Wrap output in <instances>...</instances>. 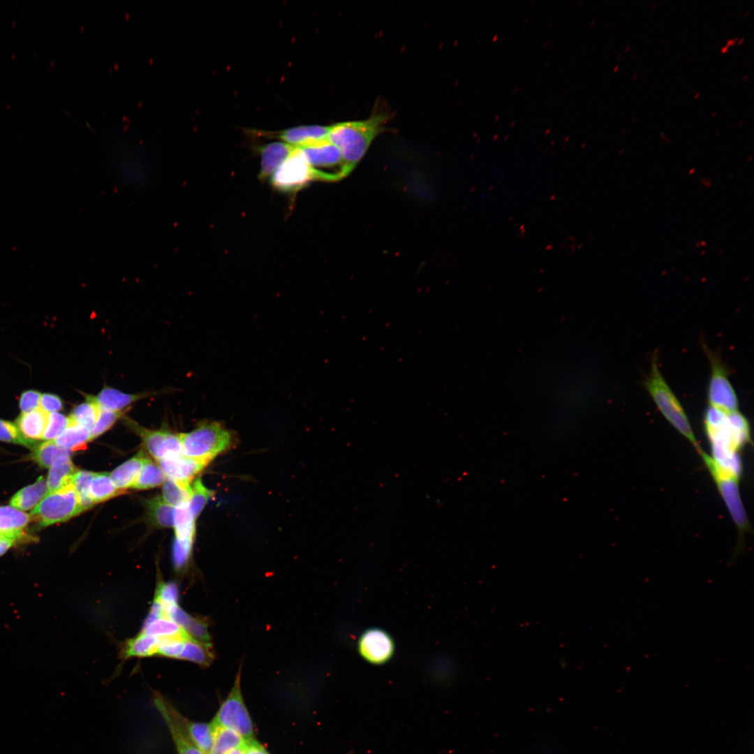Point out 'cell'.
<instances>
[{
    "label": "cell",
    "instance_id": "11",
    "mask_svg": "<svg viewBox=\"0 0 754 754\" xmlns=\"http://www.w3.org/2000/svg\"><path fill=\"white\" fill-rule=\"evenodd\" d=\"M154 704L163 717L178 754H205L190 737L182 720V715L163 697L156 693Z\"/></svg>",
    "mask_w": 754,
    "mask_h": 754
},
{
    "label": "cell",
    "instance_id": "29",
    "mask_svg": "<svg viewBox=\"0 0 754 754\" xmlns=\"http://www.w3.org/2000/svg\"><path fill=\"white\" fill-rule=\"evenodd\" d=\"M159 639L140 633L137 637L128 640L123 649V656L129 657H145L157 654Z\"/></svg>",
    "mask_w": 754,
    "mask_h": 754
},
{
    "label": "cell",
    "instance_id": "21",
    "mask_svg": "<svg viewBox=\"0 0 754 754\" xmlns=\"http://www.w3.org/2000/svg\"><path fill=\"white\" fill-rule=\"evenodd\" d=\"M147 457L142 452L116 468L110 474L114 487L121 491L131 488L136 482Z\"/></svg>",
    "mask_w": 754,
    "mask_h": 754
},
{
    "label": "cell",
    "instance_id": "36",
    "mask_svg": "<svg viewBox=\"0 0 754 754\" xmlns=\"http://www.w3.org/2000/svg\"><path fill=\"white\" fill-rule=\"evenodd\" d=\"M94 474L95 473L91 471H78L72 482L82 512L91 508L95 504L89 493L91 482Z\"/></svg>",
    "mask_w": 754,
    "mask_h": 754
},
{
    "label": "cell",
    "instance_id": "24",
    "mask_svg": "<svg viewBox=\"0 0 754 754\" xmlns=\"http://www.w3.org/2000/svg\"><path fill=\"white\" fill-rule=\"evenodd\" d=\"M184 725L193 741L205 754H210L213 746L214 725L190 720L182 716Z\"/></svg>",
    "mask_w": 754,
    "mask_h": 754
},
{
    "label": "cell",
    "instance_id": "47",
    "mask_svg": "<svg viewBox=\"0 0 754 754\" xmlns=\"http://www.w3.org/2000/svg\"><path fill=\"white\" fill-rule=\"evenodd\" d=\"M244 751V754H271L256 738L245 741Z\"/></svg>",
    "mask_w": 754,
    "mask_h": 754
},
{
    "label": "cell",
    "instance_id": "5",
    "mask_svg": "<svg viewBox=\"0 0 754 754\" xmlns=\"http://www.w3.org/2000/svg\"><path fill=\"white\" fill-rule=\"evenodd\" d=\"M242 663L239 665L229 693L220 705L212 722L216 725L235 731L246 741L254 739L255 735L253 722L242 692Z\"/></svg>",
    "mask_w": 754,
    "mask_h": 754
},
{
    "label": "cell",
    "instance_id": "46",
    "mask_svg": "<svg viewBox=\"0 0 754 754\" xmlns=\"http://www.w3.org/2000/svg\"><path fill=\"white\" fill-rule=\"evenodd\" d=\"M63 407V401L58 395L52 393H45L41 394L40 408L47 413L58 412L61 411Z\"/></svg>",
    "mask_w": 754,
    "mask_h": 754
},
{
    "label": "cell",
    "instance_id": "39",
    "mask_svg": "<svg viewBox=\"0 0 754 754\" xmlns=\"http://www.w3.org/2000/svg\"><path fill=\"white\" fill-rule=\"evenodd\" d=\"M128 410L113 411L99 407L98 417L90 430L89 441H93L110 429Z\"/></svg>",
    "mask_w": 754,
    "mask_h": 754
},
{
    "label": "cell",
    "instance_id": "18",
    "mask_svg": "<svg viewBox=\"0 0 754 754\" xmlns=\"http://www.w3.org/2000/svg\"><path fill=\"white\" fill-rule=\"evenodd\" d=\"M168 617L183 628L194 639L212 644L209 633V623L206 618L193 616L181 609L178 605L168 612Z\"/></svg>",
    "mask_w": 754,
    "mask_h": 754
},
{
    "label": "cell",
    "instance_id": "2",
    "mask_svg": "<svg viewBox=\"0 0 754 754\" xmlns=\"http://www.w3.org/2000/svg\"><path fill=\"white\" fill-rule=\"evenodd\" d=\"M386 118L385 115L376 114L362 120L330 125L327 140L338 147L344 161L353 169L372 141L383 130Z\"/></svg>",
    "mask_w": 754,
    "mask_h": 754
},
{
    "label": "cell",
    "instance_id": "17",
    "mask_svg": "<svg viewBox=\"0 0 754 754\" xmlns=\"http://www.w3.org/2000/svg\"><path fill=\"white\" fill-rule=\"evenodd\" d=\"M295 149V147L284 142H273L260 147V179H265L269 177L288 158Z\"/></svg>",
    "mask_w": 754,
    "mask_h": 754
},
{
    "label": "cell",
    "instance_id": "42",
    "mask_svg": "<svg viewBox=\"0 0 754 754\" xmlns=\"http://www.w3.org/2000/svg\"><path fill=\"white\" fill-rule=\"evenodd\" d=\"M187 640L179 638L159 639L157 654L178 659L183 650L184 642Z\"/></svg>",
    "mask_w": 754,
    "mask_h": 754
},
{
    "label": "cell",
    "instance_id": "45",
    "mask_svg": "<svg viewBox=\"0 0 754 754\" xmlns=\"http://www.w3.org/2000/svg\"><path fill=\"white\" fill-rule=\"evenodd\" d=\"M41 394L34 390H25L20 396L19 407L22 413H28L40 407Z\"/></svg>",
    "mask_w": 754,
    "mask_h": 754
},
{
    "label": "cell",
    "instance_id": "41",
    "mask_svg": "<svg viewBox=\"0 0 754 754\" xmlns=\"http://www.w3.org/2000/svg\"><path fill=\"white\" fill-rule=\"evenodd\" d=\"M70 424L68 417L58 412L49 413L48 422L42 440L54 441L67 429Z\"/></svg>",
    "mask_w": 754,
    "mask_h": 754
},
{
    "label": "cell",
    "instance_id": "15",
    "mask_svg": "<svg viewBox=\"0 0 754 754\" xmlns=\"http://www.w3.org/2000/svg\"><path fill=\"white\" fill-rule=\"evenodd\" d=\"M158 393V392H142L130 394L105 386L96 396L90 395V397L101 408L120 411L128 409L131 404L140 399L156 395Z\"/></svg>",
    "mask_w": 754,
    "mask_h": 754
},
{
    "label": "cell",
    "instance_id": "43",
    "mask_svg": "<svg viewBox=\"0 0 754 754\" xmlns=\"http://www.w3.org/2000/svg\"><path fill=\"white\" fill-rule=\"evenodd\" d=\"M193 541L175 540L172 549V559L174 566L178 568H182L188 562Z\"/></svg>",
    "mask_w": 754,
    "mask_h": 754
},
{
    "label": "cell",
    "instance_id": "35",
    "mask_svg": "<svg viewBox=\"0 0 754 754\" xmlns=\"http://www.w3.org/2000/svg\"><path fill=\"white\" fill-rule=\"evenodd\" d=\"M147 508L151 520L161 527L173 526V513L175 508L165 503L159 496L154 497L147 502Z\"/></svg>",
    "mask_w": 754,
    "mask_h": 754
},
{
    "label": "cell",
    "instance_id": "6",
    "mask_svg": "<svg viewBox=\"0 0 754 754\" xmlns=\"http://www.w3.org/2000/svg\"><path fill=\"white\" fill-rule=\"evenodd\" d=\"M297 148L304 153L313 179L336 182L353 170L344 161L338 147L327 140Z\"/></svg>",
    "mask_w": 754,
    "mask_h": 754
},
{
    "label": "cell",
    "instance_id": "23",
    "mask_svg": "<svg viewBox=\"0 0 754 754\" xmlns=\"http://www.w3.org/2000/svg\"><path fill=\"white\" fill-rule=\"evenodd\" d=\"M142 633L158 639L187 640L192 637L183 628L167 617L144 623Z\"/></svg>",
    "mask_w": 754,
    "mask_h": 754
},
{
    "label": "cell",
    "instance_id": "16",
    "mask_svg": "<svg viewBox=\"0 0 754 754\" xmlns=\"http://www.w3.org/2000/svg\"><path fill=\"white\" fill-rule=\"evenodd\" d=\"M329 131L330 126L306 125L283 130L279 136L284 142L295 147H301L326 140Z\"/></svg>",
    "mask_w": 754,
    "mask_h": 754
},
{
    "label": "cell",
    "instance_id": "20",
    "mask_svg": "<svg viewBox=\"0 0 754 754\" xmlns=\"http://www.w3.org/2000/svg\"><path fill=\"white\" fill-rule=\"evenodd\" d=\"M78 471L69 456L58 457L49 470L46 480L47 494L54 492L72 484L73 478Z\"/></svg>",
    "mask_w": 754,
    "mask_h": 754
},
{
    "label": "cell",
    "instance_id": "10",
    "mask_svg": "<svg viewBox=\"0 0 754 754\" xmlns=\"http://www.w3.org/2000/svg\"><path fill=\"white\" fill-rule=\"evenodd\" d=\"M357 651L369 664L380 665L385 664L392 658L395 644L386 631L379 628H371L360 635Z\"/></svg>",
    "mask_w": 754,
    "mask_h": 754
},
{
    "label": "cell",
    "instance_id": "40",
    "mask_svg": "<svg viewBox=\"0 0 754 754\" xmlns=\"http://www.w3.org/2000/svg\"><path fill=\"white\" fill-rule=\"evenodd\" d=\"M0 441L18 444L33 450L38 443L25 438L16 425L9 421L0 419Z\"/></svg>",
    "mask_w": 754,
    "mask_h": 754
},
{
    "label": "cell",
    "instance_id": "28",
    "mask_svg": "<svg viewBox=\"0 0 754 754\" xmlns=\"http://www.w3.org/2000/svg\"><path fill=\"white\" fill-rule=\"evenodd\" d=\"M195 520L190 511L188 502L175 507L173 513L175 538L193 541L195 532Z\"/></svg>",
    "mask_w": 754,
    "mask_h": 754
},
{
    "label": "cell",
    "instance_id": "9",
    "mask_svg": "<svg viewBox=\"0 0 754 754\" xmlns=\"http://www.w3.org/2000/svg\"><path fill=\"white\" fill-rule=\"evenodd\" d=\"M313 176L302 150L295 147L288 158L275 170L271 177L274 188L279 191L293 193L306 186Z\"/></svg>",
    "mask_w": 754,
    "mask_h": 754
},
{
    "label": "cell",
    "instance_id": "37",
    "mask_svg": "<svg viewBox=\"0 0 754 754\" xmlns=\"http://www.w3.org/2000/svg\"><path fill=\"white\" fill-rule=\"evenodd\" d=\"M191 489H186L177 485L172 480L165 476L162 487V498L173 507H177L188 503Z\"/></svg>",
    "mask_w": 754,
    "mask_h": 754
},
{
    "label": "cell",
    "instance_id": "44",
    "mask_svg": "<svg viewBox=\"0 0 754 754\" xmlns=\"http://www.w3.org/2000/svg\"><path fill=\"white\" fill-rule=\"evenodd\" d=\"M178 594V588L175 583L162 584L157 589L155 600L163 607L175 605L177 604Z\"/></svg>",
    "mask_w": 754,
    "mask_h": 754
},
{
    "label": "cell",
    "instance_id": "48",
    "mask_svg": "<svg viewBox=\"0 0 754 754\" xmlns=\"http://www.w3.org/2000/svg\"><path fill=\"white\" fill-rule=\"evenodd\" d=\"M27 536L23 530L13 531H0V541L3 540H16L20 542Z\"/></svg>",
    "mask_w": 754,
    "mask_h": 754
},
{
    "label": "cell",
    "instance_id": "31",
    "mask_svg": "<svg viewBox=\"0 0 754 754\" xmlns=\"http://www.w3.org/2000/svg\"><path fill=\"white\" fill-rule=\"evenodd\" d=\"M244 744L245 740L235 731L214 725V742L210 754H226L230 750L242 746Z\"/></svg>",
    "mask_w": 754,
    "mask_h": 754
},
{
    "label": "cell",
    "instance_id": "7",
    "mask_svg": "<svg viewBox=\"0 0 754 754\" xmlns=\"http://www.w3.org/2000/svg\"><path fill=\"white\" fill-rule=\"evenodd\" d=\"M77 494L73 484L47 495L31 510L40 527L68 521L80 514Z\"/></svg>",
    "mask_w": 754,
    "mask_h": 754
},
{
    "label": "cell",
    "instance_id": "32",
    "mask_svg": "<svg viewBox=\"0 0 754 754\" xmlns=\"http://www.w3.org/2000/svg\"><path fill=\"white\" fill-rule=\"evenodd\" d=\"M99 412V406L91 398L85 396V401L77 405L68 416L71 422L83 426L89 430L94 426Z\"/></svg>",
    "mask_w": 754,
    "mask_h": 754
},
{
    "label": "cell",
    "instance_id": "49",
    "mask_svg": "<svg viewBox=\"0 0 754 754\" xmlns=\"http://www.w3.org/2000/svg\"><path fill=\"white\" fill-rule=\"evenodd\" d=\"M20 541L16 540H3L0 541V556Z\"/></svg>",
    "mask_w": 754,
    "mask_h": 754
},
{
    "label": "cell",
    "instance_id": "1",
    "mask_svg": "<svg viewBox=\"0 0 754 754\" xmlns=\"http://www.w3.org/2000/svg\"><path fill=\"white\" fill-rule=\"evenodd\" d=\"M704 423L711 446L709 461L720 472L739 479L742 467L738 451L750 438L747 419L739 411L727 413L709 406Z\"/></svg>",
    "mask_w": 754,
    "mask_h": 754
},
{
    "label": "cell",
    "instance_id": "3",
    "mask_svg": "<svg viewBox=\"0 0 754 754\" xmlns=\"http://www.w3.org/2000/svg\"><path fill=\"white\" fill-rule=\"evenodd\" d=\"M644 386L665 418L691 442L700 453L702 450L686 412L660 372L657 352L652 356L650 369L644 381Z\"/></svg>",
    "mask_w": 754,
    "mask_h": 754
},
{
    "label": "cell",
    "instance_id": "25",
    "mask_svg": "<svg viewBox=\"0 0 754 754\" xmlns=\"http://www.w3.org/2000/svg\"><path fill=\"white\" fill-rule=\"evenodd\" d=\"M178 659L193 662L202 667L211 665L214 659L212 644H207L191 638L185 641L183 650Z\"/></svg>",
    "mask_w": 754,
    "mask_h": 754
},
{
    "label": "cell",
    "instance_id": "8",
    "mask_svg": "<svg viewBox=\"0 0 754 754\" xmlns=\"http://www.w3.org/2000/svg\"><path fill=\"white\" fill-rule=\"evenodd\" d=\"M710 362L711 375L708 387L709 406L727 413L738 411V399L728 377V371L718 353L703 344Z\"/></svg>",
    "mask_w": 754,
    "mask_h": 754
},
{
    "label": "cell",
    "instance_id": "12",
    "mask_svg": "<svg viewBox=\"0 0 754 754\" xmlns=\"http://www.w3.org/2000/svg\"><path fill=\"white\" fill-rule=\"evenodd\" d=\"M127 423L140 436L146 449L157 461L183 454L179 434L147 429L130 420Z\"/></svg>",
    "mask_w": 754,
    "mask_h": 754
},
{
    "label": "cell",
    "instance_id": "33",
    "mask_svg": "<svg viewBox=\"0 0 754 754\" xmlns=\"http://www.w3.org/2000/svg\"><path fill=\"white\" fill-rule=\"evenodd\" d=\"M165 475L159 465L146 458L141 472L131 488L147 489L162 485Z\"/></svg>",
    "mask_w": 754,
    "mask_h": 754
},
{
    "label": "cell",
    "instance_id": "13",
    "mask_svg": "<svg viewBox=\"0 0 754 754\" xmlns=\"http://www.w3.org/2000/svg\"><path fill=\"white\" fill-rule=\"evenodd\" d=\"M158 465L166 477L182 487L190 490V482L209 461L180 455L158 460Z\"/></svg>",
    "mask_w": 754,
    "mask_h": 754
},
{
    "label": "cell",
    "instance_id": "30",
    "mask_svg": "<svg viewBox=\"0 0 754 754\" xmlns=\"http://www.w3.org/2000/svg\"><path fill=\"white\" fill-rule=\"evenodd\" d=\"M124 491L114 487L108 473H95L89 487V493L94 503L103 502Z\"/></svg>",
    "mask_w": 754,
    "mask_h": 754
},
{
    "label": "cell",
    "instance_id": "27",
    "mask_svg": "<svg viewBox=\"0 0 754 754\" xmlns=\"http://www.w3.org/2000/svg\"><path fill=\"white\" fill-rule=\"evenodd\" d=\"M73 451L58 446L53 441L38 443L30 454V459L40 467L49 468L59 457L71 456Z\"/></svg>",
    "mask_w": 754,
    "mask_h": 754
},
{
    "label": "cell",
    "instance_id": "14",
    "mask_svg": "<svg viewBox=\"0 0 754 754\" xmlns=\"http://www.w3.org/2000/svg\"><path fill=\"white\" fill-rule=\"evenodd\" d=\"M710 473L732 519L739 528H746L748 525V518L740 497L739 479L716 471H710Z\"/></svg>",
    "mask_w": 754,
    "mask_h": 754
},
{
    "label": "cell",
    "instance_id": "22",
    "mask_svg": "<svg viewBox=\"0 0 754 754\" xmlns=\"http://www.w3.org/2000/svg\"><path fill=\"white\" fill-rule=\"evenodd\" d=\"M47 494V481L43 476L19 490L10 499V505L21 511L34 508Z\"/></svg>",
    "mask_w": 754,
    "mask_h": 754
},
{
    "label": "cell",
    "instance_id": "4",
    "mask_svg": "<svg viewBox=\"0 0 754 754\" xmlns=\"http://www.w3.org/2000/svg\"><path fill=\"white\" fill-rule=\"evenodd\" d=\"M184 456L207 459L229 449L232 444L230 432L217 422H206L188 433L179 434Z\"/></svg>",
    "mask_w": 754,
    "mask_h": 754
},
{
    "label": "cell",
    "instance_id": "34",
    "mask_svg": "<svg viewBox=\"0 0 754 754\" xmlns=\"http://www.w3.org/2000/svg\"><path fill=\"white\" fill-rule=\"evenodd\" d=\"M31 516L12 506H0V531L23 530L29 523Z\"/></svg>",
    "mask_w": 754,
    "mask_h": 754
},
{
    "label": "cell",
    "instance_id": "50",
    "mask_svg": "<svg viewBox=\"0 0 754 754\" xmlns=\"http://www.w3.org/2000/svg\"><path fill=\"white\" fill-rule=\"evenodd\" d=\"M244 746L233 748L228 751L226 754H244Z\"/></svg>",
    "mask_w": 754,
    "mask_h": 754
},
{
    "label": "cell",
    "instance_id": "19",
    "mask_svg": "<svg viewBox=\"0 0 754 754\" xmlns=\"http://www.w3.org/2000/svg\"><path fill=\"white\" fill-rule=\"evenodd\" d=\"M48 417L49 413L39 407L28 413H22L15 424L25 438L33 441L42 440Z\"/></svg>",
    "mask_w": 754,
    "mask_h": 754
},
{
    "label": "cell",
    "instance_id": "26",
    "mask_svg": "<svg viewBox=\"0 0 754 754\" xmlns=\"http://www.w3.org/2000/svg\"><path fill=\"white\" fill-rule=\"evenodd\" d=\"M90 430L80 424L71 422L66 430L53 441L59 447L76 451L83 450L89 442Z\"/></svg>",
    "mask_w": 754,
    "mask_h": 754
},
{
    "label": "cell",
    "instance_id": "38",
    "mask_svg": "<svg viewBox=\"0 0 754 754\" xmlns=\"http://www.w3.org/2000/svg\"><path fill=\"white\" fill-rule=\"evenodd\" d=\"M213 491L206 488L200 479H197L191 486L188 506L195 519L204 508L208 500L212 496Z\"/></svg>",
    "mask_w": 754,
    "mask_h": 754
}]
</instances>
